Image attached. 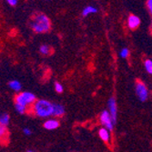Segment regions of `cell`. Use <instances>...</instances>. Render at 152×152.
<instances>
[{"label": "cell", "mask_w": 152, "mask_h": 152, "mask_svg": "<svg viewBox=\"0 0 152 152\" xmlns=\"http://www.w3.org/2000/svg\"><path fill=\"white\" fill-rule=\"evenodd\" d=\"M26 152H35L34 150H32V149H27L26 150Z\"/></svg>", "instance_id": "obj_23"}, {"label": "cell", "mask_w": 152, "mask_h": 152, "mask_svg": "<svg viewBox=\"0 0 152 152\" xmlns=\"http://www.w3.org/2000/svg\"><path fill=\"white\" fill-rule=\"evenodd\" d=\"M23 132H24V134L26 135V136H30V135L32 134L30 129H28V128H25V129H23Z\"/></svg>", "instance_id": "obj_19"}, {"label": "cell", "mask_w": 152, "mask_h": 152, "mask_svg": "<svg viewBox=\"0 0 152 152\" xmlns=\"http://www.w3.org/2000/svg\"><path fill=\"white\" fill-rule=\"evenodd\" d=\"M100 121L107 130L111 131L113 129L114 123H113V120L111 118V116H110L109 112H107V110L102 111V113L100 115Z\"/></svg>", "instance_id": "obj_5"}, {"label": "cell", "mask_w": 152, "mask_h": 152, "mask_svg": "<svg viewBox=\"0 0 152 152\" xmlns=\"http://www.w3.org/2000/svg\"><path fill=\"white\" fill-rule=\"evenodd\" d=\"M9 88L13 90H15V91H19L21 89V84L17 81V80H13V81H10L9 82V84H8Z\"/></svg>", "instance_id": "obj_12"}, {"label": "cell", "mask_w": 152, "mask_h": 152, "mask_svg": "<svg viewBox=\"0 0 152 152\" xmlns=\"http://www.w3.org/2000/svg\"><path fill=\"white\" fill-rule=\"evenodd\" d=\"M35 100L36 96L30 92H23L16 96V104H19L26 107H27L30 104H35Z\"/></svg>", "instance_id": "obj_3"}, {"label": "cell", "mask_w": 152, "mask_h": 152, "mask_svg": "<svg viewBox=\"0 0 152 152\" xmlns=\"http://www.w3.org/2000/svg\"><path fill=\"white\" fill-rule=\"evenodd\" d=\"M129 50L128 48H123L121 51H120V57L123 58H126L129 57Z\"/></svg>", "instance_id": "obj_17"}, {"label": "cell", "mask_w": 152, "mask_h": 152, "mask_svg": "<svg viewBox=\"0 0 152 152\" xmlns=\"http://www.w3.org/2000/svg\"><path fill=\"white\" fill-rule=\"evenodd\" d=\"M136 93L141 101H146L148 96V91L144 83L139 81L136 83Z\"/></svg>", "instance_id": "obj_4"}, {"label": "cell", "mask_w": 152, "mask_h": 152, "mask_svg": "<svg viewBox=\"0 0 152 152\" xmlns=\"http://www.w3.org/2000/svg\"><path fill=\"white\" fill-rule=\"evenodd\" d=\"M9 122V115L7 113H4L1 115V118H0V126H4L6 127Z\"/></svg>", "instance_id": "obj_13"}, {"label": "cell", "mask_w": 152, "mask_h": 152, "mask_svg": "<svg viewBox=\"0 0 152 152\" xmlns=\"http://www.w3.org/2000/svg\"><path fill=\"white\" fill-rule=\"evenodd\" d=\"M65 114V107L61 104H54V112L53 116L62 117Z\"/></svg>", "instance_id": "obj_9"}, {"label": "cell", "mask_w": 152, "mask_h": 152, "mask_svg": "<svg viewBox=\"0 0 152 152\" xmlns=\"http://www.w3.org/2000/svg\"><path fill=\"white\" fill-rule=\"evenodd\" d=\"M7 3L9 4L10 6H13L14 7V6H16L18 4V1H17V0H7Z\"/></svg>", "instance_id": "obj_21"}, {"label": "cell", "mask_w": 152, "mask_h": 152, "mask_svg": "<svg viewBox=\"0 0 152 152\" xmlns=\"http://www.w3.org/2000/svg\"><path fill=\"white\" fill-rule=\"evenodd\" d=\"M145 68L149 74H152V60L148 59L145 61Z\"/></svg>", "instance_id": "obj_15"}, {"label": "cell", "mask_w": 152, "mask_h": 152, "mask_svg": "<svg viewBox=\"0 0 152 152\" xmlns=\"http://www.w3.org/2000/svg\"><path fill=\"white\" fill-rule=\"evenodd\" d=\"M99 134L100 139L103 141H105V142H108L109 141V130H107L106 128L100 129Z\"/></svg>", "instance_id": "obj_10"}, {"label": "cell", "mask_w": 152, "mask_h": 152, "mask_svg": "<svg viewBox=\"0 0 152 152\" xmlns=\"http://www.w3.org/2000/svg\"><path fill=\"white\" fill-rule=\"evenodd\" d=\"M147 6H148V8L150 12V14L152 15V0H148L147 2Z\"/></svg>", "instance_id": "obj_20"}, {"label": "cell", "mask_w": 152, "mask_h": 152, "mask_svg": "<svg viewBox=\"0 0 152 152\" xmlns=\"http://www.w3.org/2000/svg\"><path fill=\"white\" fill-rule=\"evenodd\" d=\"M98 12V8L95 7H91V6H88L87 7H85L82 11V16L83 17H88L90 14H94V13H96Z\"/></svg>", "instance_id": "obj_11"}, {"label": "cell", "mask_w": 152, "mask_h": 152, "mask_svg": "<svg viewBox=\"0 0 152 152\" xmlns=\"http://www.w3.org/2000/svg\"><path fill=\"white\" fill-rule=\"evenodd\" d=\"M140 18H137V16H134V15H131L129 17V19H128V26L130 29H135L137 28V26H140Z\"/></svg>", "instance_id": "obj_7"}, {"label": "cell", "mask_w": 152, "mask_h": 152, "mask_svg": "<svg viewBox=\"0 0 152 152\" xmlns=\"http://www.w3.org/2000/svg\"><path fill=\"white\" fill-rule=\"evenodd\" d=\"M6 132V127L4 126H0V135H1V137L4 136V133Z\"/></svg>", "instance_id": "obj_22"}, {"label": "cell", "mask_w": 152, "mask_h": 152, "mask_svg": "<svg viewBox=\"0 0 152 152\" xmlns=\"http://www.w3.org/2000/svg\"><path fill=\"white\" fill-rule=\"evenodd\" d=\"M107 106L109 107V114L111 116V118L113 120V123L116 124L117 122V117H118V107H117V102L114 98H110Z\"/></svg>", "instance_id": "obj_6"}, {"label": "cell", "mask_w": 152, "mask_h": 152, "mask_svg": "<svg viewBox=\"0 0 152 152\" xmlns=\"http://www.w3.org/2000/svg\"><path fill=\"white\" fill-rule=\"evenodd\" d=\"M31 28L36 33H45L49 31L51 23L49 18L42 13L37 14L30 21Z\"/></svg>", "instance_id": "obj_1"}, {"label": "cell", "mask_w": 152, "mask_h": 152, "mask_svg": "<svg viewBox=\"0 0 152 152\" xmlns=\"http://www.w3.org/2000/svg\"><path fill=\"white\" fill-rule=\"evenodd\" d=\"M33 110L37 116L41 118H47L53 116L54 112V104L48 100L40 99L35 102L33 106Z\"/></svg>", "instance_id": "obj_2"}, {"label": "cell", "mask_w": 152, "mask_h": 152, "mask_svg": "<svg viewBox=\"0 0 152 152\" xmlns=\"http://www.w3.org/2000/svg\"><path fill=\"white\" fill-rule=\"evenodd\" d=\"M39 51L41 54H43V55H48L50 52V48L47 45H42L39 48Z\"/></svg>", "instance_id": "obj_14"}, {"label": "cell", "mask_w": 152, "mask_h": 152, "mask_svg": "<svg viewBox=\"0 0 152 152\" xmlns=\"http://www.w3.org/2000/svg\"><path fill=\"white\" fill-rule=\"evenodd\" d=\"M55 89L58 93H62L63 92V86L60 84L58 82H56L55 83Z\"/></svg>", "instance_id": "obj_18"}, {"label": "cell", "mask_w": 152, "mask_h": 152, "mask_svg": "<svg viewBox=\"0 0 152 152\" xmlns=\"http://www.w3.org/2000/svg\"><path fill=\"white\" fill-rule=\"evenodd\" d=\"M15 107H16V110L18 113H20V114H24L26 111V107H24V106H21L19 104H16Z\"/></svg>", "instance_id": "obj_16"}, {"label": "cell", "mask_w": 152, "mask_h": 152, "mask_svg": "<svg viewBox=\"0 0 152 152\" xmlns=\"http://www.w3.org/2000/svg\"><path fill=\"white\" fill-rule=\"evenodd\" d=\"M58 126H59V122L56 119H49L44 123V128L48 130L57 129V128H58Z\"/></svg>", "instance_id": "obj_8"}]
</instances>
